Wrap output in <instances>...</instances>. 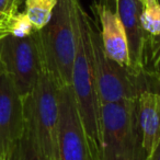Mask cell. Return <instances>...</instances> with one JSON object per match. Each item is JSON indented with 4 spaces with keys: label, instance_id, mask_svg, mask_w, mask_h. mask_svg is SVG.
<instances>
[{
    "label": "cell",
    "instance_id": "cell-19",
    "mask_svg": "<svg viewBox=\"0 0 160 160\" xmlns=\"http://www.w3.org/2000/svg\"><path fill=\"white\" fill-rule=\"evenodd\" d=\"M149 76H155V77H159L160 76V56L155 64L151 66V69H149L148 72H146Z\"/></svg>",
    "mask_w": 160,
    "mask_h": 160
},
{
    "label": "cell",
    "instance_id": "cell-2",
    "mask_svg": "<svg viewBox=\"0 0 160 160\" xmlns=\"http://www.w3.org/2000/svg\"><path fill=\"white\" fill-rule=\"evenodd\" d=\"M76 0H58L49 22L35 31L42 64L58 88L71 85L76 56Z\"/></svg>",
    "mask_w": 160,
    "mask_h": 160
},
{
    "label": "cell",
    "instance_id": "cell-14",
    "mask_svg": "<svg viewBox=\"0 0 160 160\" xmlns=\"http://www.w3.org/2000/svg\"><path fill=\"white\" fill-rule=\"evenodd\" d=\"M11 160H47L43 156L31 126L25 120L24 132L14 150Z\"/></svg>",
    "mask_w": 160,
    "mask_h": 160
},
{
    "label": "cell",
    "instance_id": "cell-12",
    "mask_svg": "<svg viewBox=\"0 0 160 160\" xmlns=\"http://www.w3.org/2000/svg\"><path fill=\"white\" fill-rule=\"evenodd\" d=\"M140 25L147 43L148 40L160 34V1L140 0Z\"/></svg>",
    "mask_w": 160,
    "mask_h": 160
},
{
    "label": "cell",
    "instance_id": "cell-7",
    "mask_svg": "<svg viewBox=\"0 0 160 160\" xmlns=\"http://www.w3.org/2000/svg\"><path fill=\"white\" fill-rule=\"evenodd\" d=\"M55 160H91L85 128L71 86L58 90Z\"/></svg>",
    "mask_w": 160,
    "mask_h": 160
},
{
    "label": "cell",
    "instance_id": "cell-13",
    "mask_svg": "<svg viewBox=\"0 0 160 160\" xmlns=\"http://www.w3.org/2000/svg\"><path fill=\"white\" fill-rule=\"evenodd\" d=\"M25 14L35 31L42 30L52 18L58 0H24Z\"/></svg>",
    "mask_w": 160,
    "mask_h": 160
},
{
    "label": "cell",
    "instance_id": "cell-4",
    "mask_svg": "<svg viewBox=\"0 0 160 160\" xmlns=\"http://www.w3.org/2000/svg\"><path fill=\"white\" fill-rule=\"evenodd\" d=\"M58 90L51 73L42 64L34 89L23 99L25 120L47 160H55L56 129L58 122Z\"/></svg>",
    "mask_w": 160,
    "mask_h": 160
},
{
    "label": "cell",
    "instance_id": "cell-1",
    "mask_svg": "<svg viewBox=\"0 0 160 160\" xmlns=\"http://www.w3.org/2000/svg\"><path fill=\"white\" fill-rule=\"evenodd\" d=\"M77 46L71 72V88L85 128L90 159L101 156V101L98 91L93 49L90 40L91 20L79 0L75 3Z\"/></svg>",
    "mask_w": 160,
    "mask_h": 160
},
{
    "label": "cell",
    "instance_id": "cell-22",
    "mask_svg": "<svg viewBox=\"0 0 160 160\" xmlns=\"http://www.w3.org/2000/svg\"><path fill=\"white\" fill-rule=\"evenodd\" d=\"M22 1H23V0H22Z\"/></svg>",
    "mask_w": 160,
    "mask_h": 160
},
{
    "label": "cell",
    "instance_id": "cell-16",
    "mask_svg": "<svg viewBox=\"0 0 160 160\" xmlns=\"http://www.w3.org/2000/svg\"><path fill=\"white\" fill-rule=\"evenodd\" d=\"M22 0H0V35H3L8 20L18 12Z\"/></svg>",
    "mask_w": 160,
    "mask_h": 160
},
{
    "label": "cell",
    "instance_id": "cell-20",
    "mask_svg": "<svg viewBox=\"0 0 160 160\" xmlns=\"http://www.w3.org/2000/svg\"><path fill=\"white\" fill-rule=\"evenodd\" d=\"M146 160H160V142H158V145L155 147L152 152L148 156Z\"/></svg>",
    "mask_w": 160,
    "mask_h": 160
},
{
    "label": "cell",
    "instance_id": "cell-18",
    "mask_svg": "<svg viewBox=\"0 0 160 160\" xmlns=\"http://www.w3.org/2000/svg\"><path fill=\"white\" fill-rule=\"evenodd\" d=\"M146 76L147 82H148V89L156 92L160 97V76L159 77H155V76H149L147 73Z\"/></svg>",
    "mask_w": 160,
    "mask_h": 160
},
{
    "label": "cell",
    "instance_id": "cell-17",
    "mask_svg": "<svg viewBox=\"0 0 160 160\" xmlns=\"http://www.w3.org/2000/svg\"><path fill=\"white\" fill-rule=\"evenodd\" d=\"M160 1V0H159ZM160 56V34L147 41L145 47V71L147 65L152 66Z\"/></svg>",
    "mask_w": 160,
    "mask_h": 160
},
{
    "label": "cell",
    "instance_id": "cell-9",
    "mask_svg": "<svg viewBox=\"0 0 160 160\" xmlns=\"http://www.w3.org/2000/svg\"><path fill=\"white\" fill-rule=\"evenodd\" d=\"M93 12L100 22V38L105 55L124 67L131 68L128 40L116 10L115 0H96Z\"/></svg>",
    "mask_w": 160,
    "mask_h": 160
},
{
    "label": "cell",
    "instance_id": "cell-21",
    "mask_svg": "<svg viewBox=\"0 0 160 160\" xmlns=\"http://www.w3.org/2000/svg\"><path fill=\"white\" fill-rule=\"evenodd\" d=\"M0 68H1V67H0Z\"/></svg>",
    "mask_w": 160,
    "mask_h": 160
},
{
    "label": "cell",
    "instance_id": "cell-15",
    "mask_svg": "<svg viewBox=\"0 0 160 160\" xmlns=\"http://www.w3.org/2000/svg\"><path fill=\"white\" fill-rule=\"evenodd\" d=\"M35 32L32 23L25 12H17L14 16L8 20L5 28V33L8 35H12L14 38H23L30 36Z\"/></svg>",
    "mask_w": 160,
    "mask_h": 160
},
{
    "label": "cell",
    "instance_id": "cell-11",
    "mask_svg": "<svg viewBox=\"0 0 160 160\" xmlns=\"http://www.w3.org/2000/svg\"><path fill=\"white\" fill-rule=\"evenodd\" d=\"M137 116L146 159L160 142V97L151 90L137 99Z\"/></svg>",
    "mask_w": 160,
    "mask_h": 160
},
{
    "label": "cell",
    "instance_id": "cell-6",
    "mask_svg": "<svg viewBox=\"0 0 160 160\" xmlns=\"http://www.w3.org/2000/svg\"><path fill=\"white\" fill-rule=\"evenodd\" d=\"M0 66L22 99L34 89L42 69V56L35 32L23 38L0 35Z\"/></svg>",
    "mask_w": 160,
    "mask_h": 160
},
{
    "label": "cell",
    "instance_id": "cell-10",
    "mask_svg": "<svg viewBox=\"0 0 160 160\" xmlns=\"http://www.w3.org/2000/svg\"><path fill=\"white\" fill-rule=\"evenodd\" d=\"M116 10L126 31L128 40L131 69L137 75L145 71V45L146 38L140 25V0H115Z\"/></svg>",
    "mask_w": 160,
    "mask_h": 160
},
{
    "label": "cell",
    "instance_id": "cell-5",
    "mask_svg": "<svg viewBox=\"0 0 160 160\" xmlns=\"http://www.w3.org/2000/svg\"><path fill=\"white\" fill-rule=\"evenodd\" d=\"M90 40L93 49L98 91L102 103L124 100H136L148 89L147 76L137 75L131 68L124 67L105 55L100 34L90 25Z\"/></svg>",
    "mask_w": 160,
    "mask_h": 160
},
{
    "label": "cell",
    "instance_id": "cell-8",
    "mask_svg": "<svg viewBox=\"0 0 160 160\" xmlns=\"http://www.w3.org/2000/svg\"><path fill=\"white\" fill-rule=\"evenodd\" d=\"M24 126L23 99L11 79L0 68V160H11Z\"/></svg>",
    "mask_w": 160,
    "mask_h": 160
},
{
    "label": "cell",
    "instance_id": "cell-3",
    "mask_svg": "<svg viewBox=\"0 0 160 160\" xmlns=\"http://www.w3.org/2000/svg\"><path fill=\"white\" fill-rule=\"evenodd\" d=\"M100 160H146L137 99L101 104Z\"/></svg>",
    "mask_w": 160,
    "mask_h": 160
}]
</instances>
